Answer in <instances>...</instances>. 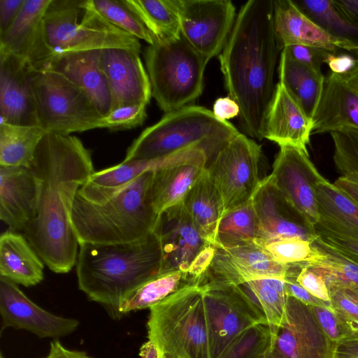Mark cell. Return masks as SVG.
I'll return each instance as SVG.
<instances>
[{
    "label": "cell",
    "mask_w": 358,
    "mask_h": 358,
    "mask_svg": "<svg viewBox=\"0 0 358 358\" xmlns=\"http://www.w3.org/2000/svg\"><path fill=\"white\" fill-rule=\"evenodd\" d=\"M24 0H0V36L11 26L19 14Z\"/></svg>",
    "instance_id": "cell-50"
},
{
    "label": "cell",
    "mask_w": 358,
    "mask_h": 358,
    "mask_svg": "<svg viewBox=\"0 0 358 358\" xmlns=\"http://www.w3.org/2000/svg\"><path fill=\"white\" fill-rule=\"evenodd\" d=\"M206 310L210 358H219L243 331L268 323L263 311L241 285L208 282L200 285Z\"/></svg>",
    "instance_id": "cell-10"
},
{
    "label": "cell",
    "mask_w": 358,
    "mask_h": 358,
    "mask_svg": "<svg viewBox=\"0 0 358 358\" xmlns=\"http://www.w3.org/2000/svg\"><path fill=\"white\" fill-rule=\"evenodd\" d=\"M325 64H327L331 72L341 75L349 72L357 64V59L348 54H335L330 52L327 56Z\"/></svg>",
    "instance_id": "cell-52"
},
{
    "label": "cell",
    "mask_w": 358,
    "mask_h": 358,
    "mask_svg": "<svg viewBox=\"0 0 358 358\" xmlns=\"http://www.w3.org/2000/svg\"><path fill=\"white\" fill-rule=\"evenodd\" d=\"M313 244L324 255V257L310 265L316 266L322 272L327 286L358 287V263L324 242L318 236Z\"/></svg>",
    "instance_id": "cell-38"
},
{
    "label": "cell",
    "mask_w": 358,
    "mask_h": 358,
    "mask_svg": "<svg viewBox=\"0 0 358 358\" xmlns=\"http://www.w3.org/2000/svg\"><path fill=\"white\" fill-rule=\"evenodd\" d=\"M101 50L67 52L55 56L43 70L66 77L83 90L104 117L111 111L112 99L108 83L101 65Z\"/></svg>",
    "instance_id": "cell-21"
},
{
    "label": "cell",
    "mask_w": 358,
    "mask_h": 358,
    "mask_svg": "<svg viewBox=\"0 0 358 358\" xmlns=\"http://www.w3.org/2000/svg\"><path fill=\"white\" fill-rule=\"evenodd\" d=\"M265 243L266 238L251 199L223 215L213 245L227 249L251 243L263 245Z\"/></svg>",
    "instance_id": "cell-33"
},
{
    "label": "cell",
    "mask_w": 358,
    "mask_h": 358,
    "mask_svg": "<svg viewBox=\"0 0 358 358\" xmlns=\"http://www.w3.org/2000/svg\"><path fill=\"white\" fill-rule=\"evenodd\" d=\"M144 57L152 96L165 113L192 105L201 94L208 60L181 33L149 45Z\"/></svg>",
    "instance_id": "cell-8"
},
{
    "label": "cell",
    "mask_w": 358,
    "mask_h": 358,
    "mask_svg": "<svg viewBox=\"0 0 358 358\" xmlns=\"http://www.w3.org/2000/svg\"><path fill=\"white\" fill-rule=\"evenodd\" d=\"M51 1L24 0L15 21L0 36V51L23 58L34 70H41L44 62L42 22Z\"/></svg>",
    "instance_id": "cell-25"
},
{
    "label": "cell",
    "mask_w": 358,
    "mask_h": 358,
    "mask_svg": "<svg viewBox=\"0 0 358 358\" xmlns=\"http://www.w3.org/2000/svg\"><path fill=\"white\" fill-rule=\"evenodd\" d=\"M162 250L154 231L139 240L116 244L79 243L78 285L87 298L101 304L113 318L131 292L158 275Z\"/></svg>",
    "instance_id": "cell-3"
},
{
    "label": "cell",
    "mask_w": 358,
    "mask_h": 358,
    "mask_svg": "<svg viewBox=\"0 0 358 358\" xmlns=\"http://www.w3.org/2000/svg\"><path fill=\"white\" fill-rule=\"evenodd\" d=\"M29 167L38 182L37 210L22 233L49 269L69 273L79 249L71 213L78 190L94 172L91 152L76 136L48 133Z\"/></svg>",
    "instance_id": "cell-1"
},
{
    "label": "cell",
    "mask_w": 358,
    "mask_h": 358,
    "mask_svg": "<svg viewBox=\"0 0 358 358\" xmlns=\"http://www.w3.org/2000/svg\"><path fill=\"white\" fill-rule=\"evenodd\" d=\"M315 232L328 245L334 247L343 255L358 263V241L343 236L321 225L315 224Z\"/></svg>",
    "instance_id": "cell-48"
},
{
    "label": "cell",
    "mask_w": 358,
    "mask_h": 358,
    "mask_svg": "<svg viewBox=\"0 0 358 358\" xmlns=\"http://www.w3.org/2000/svg\"><path fill=\"white\" fill-rule=\"evenodd\" d=\"M269 176L285 199L315 230L319 220L316 189L326 178L315 166L308 153L292 146L280 147Z\"/></svg>",
    "instance_id": "cell-14"
},
{
    "label": "cell",
    "mask_w": 358,
    "mask_h": 358,
    "mask_svg": "<svg viewBox=\"0 0 358 358\" xmlns=\"http://www.w3.org/2000/svg\"><path fill=\"white\" fill-rule=\"evenodd\" d=\"M46 134L39 126L0 123V166L29 167Z\"/></svg>",
    "instance_id": "cell-34"
},
{
    "label": "cell",
    "mask_w": 358,
    "mask_h": 358,
    "mask_svg": "<svg viewBox=\"0 0 358 358\" xmlns=\"http://www.w3.org/2000/svg\"><path fill=\"white\" fill-rule=\"evenodd\" d=\"M331 307L350 334L358 336V303L344 289L338 286H328Z\"/></svg>",
    "instance_id": "cell-45"
},
{
    "label": "cell",
    "mask_w": 358,
    "mask_h": 358,
    "mask_svg": "<svg viewBox=\"0 0 358 358\" xmlns=\"http://www.w3.org/2000/svg\"><path fill=\"white\" fill-rule=\"evenodd\" d=\"M341 287H342L346 292V294H348L352 299H354L358 303V287L351 286H345Z\"/></svg>",
    "instance_id": "cell-58"
},
{
    "label": "cell",
    "mask_w": 358,
    "mask_h": 358,
    "mask_svg": "<svg viewBox=\"0 0 358 358\" xmlns=\"http://www.w3.org/2000/svg\"><path fill=\"white\" fill-rule=\"evenodd\" d=\"M185 159V153L180 152L155 159L123 161L115 166L94 171L77 195L93 203H104L142 174L180 163Z\"/></svg>",
    "instance_id": "cell-24"
},
{
    "label": "cell",
    "mask_w": 358,
    "mask_h": 358,
    "mask_svg": "<svg viewBox=\"0 0 358 358\" xmlns=\"http://www.w3.org/2000/svg\"><path fill=\"white\" fill-rule=\"evenodd\" d=\"M83 3L137 39L143 40L149 45L157 43L152 33L120 0H83Z\"/></svg>",
    "instance_id": "cell-39"
},
{
    "label": "cell",
    "mask_w": 358,
    "mask_h": 358,
    "mask_svg": "<svg viewBox=\"0 0 358 358\" xmlns=\"http://www.w3.org/2000/svg\"><path fill=\"white\" fill-rule=\"evenodd\" d=\"M334 358H358V356H345L334 353Z\"/></svg>",
    "instance_id": "cell-59"
},
{
    "label": "cell",
    "mask_w": 358,
    "mask_h": 358,
    "mask_svg": "<svg viewBox=\"0 0 358 358\" xmlns=\"http://www.w3.org/2000/svg\"><path fill=\"white\" fill-rule=\"evenodd\" d=\"M38 182L30 167L0 166V219L13 231H23L34 218Z\"/></svg>",
    "instance_id": "cell-22"
},
{
    "label": "cell",
    "mask_w": 358,
    "mask_h": 358,
    "mask_svg": "<svg viewBox=\"0 0 358 358\" xmlns=\"http://www.w3.org/2000/svg\"><path fill=\"white\" fill-rule=\"evenodd\" d=\"M32 87L38 126L47 134L70 135L100 129L103 117L92 101L64 76L34 70Z\"/></svg>",
    "instance_id": "cell-9"
},
{
    "label": "cell",
    "mask_w": 358,
    "mask_h": 358,
    "mask_svg": "<svg viewBox=\"0 0 358 358\" xmlns=\"http://www.w3.org/2000/svg\"><path fill=\"white\" fill-rule=\"evenodd\" d=\"M252 201L266 243L289 238L313 242L317 238L315 230L285 199L270 176L262 180Z\"/></svg>",
    "instance_id": "cell-19"
},
{
    "label": "cell",
    "mask_w": 358,
    "mask_h": 358,
    "mask_svg": "<svg viewBox=\"0 0 358 358\" xmlns=\"http://www.w3.org/2000/svg\"><path fill=\"white\" fill-rule=\"evenodd\" d=\"M200 279L181 271L158 274L122 300L118 308L120 317L131 311L149 309L185 287L200 285Z\"/></svg>",
    "instance_id": "cell-32"
},
{
    "label": "cell",
    "mask_w": 358,
    "mask_h": 358,
    "mask_svg": "<svg viewBox=\"0 0 358 358\" xmlns=\"http://www.w3.org/2000/svg\"><path fill=\"white\" fill-rule=\"evenodd\" d=\"M273 21L280 51L292 45H302L335 54L344 50L358 55V46L329 34L303 14L292 0L274 1Z\"/></svg>",
    "instance_id": "cell-20"
},
{
    "label": "cell",
    "mask_w": 358,
    "mask_h": 358,
    "mask_svg": "<svg viewBox=\"0 0 358 358\" xmlns=\"http://www.w3.org/2000/svg\"><path fill=\"white\" fill-rule=\"evenodd\" d=\"M334 143V161L341 176L358 173V129L344 127L330 133Z\"/></svg>",
    "instance_id": "cell-43"
},
{
    "label": "cell",
    "mask_w": 358,
    "mask_h": 358,
    "mask_svg": "<svg viewBox=\"0 0 358 358\" xmlns=\"http://www.w3.org/2000/svg\"><path fill=\"white\" fill-rule=\"evenodd\" d=\"M339 76L358 94V59H357V64L352 70Z\"/></svg>",
    "instance_id": "cell-57"
},
{
    "label": "cell",
    "mask_w": 358,
    "mask_h": 358,
    "mask_svg": "<svg viewBox=\"0 0 358 358\" xmlns=\"http://www.w3.org/2000/svg\"><path fill=\"white\" fill-rule=\"evenodd\" d=\"M282 50L294 60L318 71H321L322 64L325 63L331 52L322 48L302 45H292Z\"/></svg>",
    "instance_id": "cell-49"
},
{
    "label": "cell",
    "mask_w": 358,
    "mask_h": 358,
    "mask_svg": "<svg viewBox=\"0 0 358 358\" xmlns=\"http://www.w3.org/2000/svg\"><path fill=\"white\" fill-rule=\"evenodd\" d=\"M0 358H5V357L3 356V355H2V354H1V355H0Z\"/></svg>",
    "instance_id": "cell-60"
},
{
    "label": "cell",
    "mask_w": 358,
    "mask_h": 358,
    "mask_svg": "<svg viewBox=\"0 0 358 358\" xmlns=\"http://www.w3.org/2000/svg\"><path fill=\"white\" fill-rule=\"evenodd\" d=\"M213 113L219 120L228 121L239 116L240 107L230 96L220 97L214 102Z\"/></svg>",
    "instance_id": "cell-51"
},
{
    "label": "cell",
    "mask_w": 358,
    "mask_h": 358,
    "mask_svg": "<svg viewBox=\"0 0 358 358\" xmlns=\"http://www.w3.org/2000/svg\"><path fill=\"white\" fill-rule=\"evenodd\" d=\"M182 202L203 237L214 244L224 209L221 195L209 178L206 169Z\"/></svg>",
    "instance_id": "cell-31"
},
{
    "label": "cell",
    "mask_w": 358,
    "mask_h": 358,
    "mask_svg": "<svg viewBox=\"0 0 358 358\" xmlns=\"http://www.w3.org/2000/svg\"><path fill=\"white\" fill-rule=\"evenodd\" d=\"M273 0H250L240 8L219 55L229 96L240 107V124L252 138H264L275 87L280 49L273 29Z\"/></svg>",
    "instance_id": "cell-2"
},
{
    "label": "cell",
    "mask_w": 358,
    "mask_h": 358,
    "mask_svg": "<svg viewBox=\"0 0 358 358\" xmlns=\"http://www.w3.org/2000/svg\"><path fill=\"white\" fill-rule=\"evenodd\" d=\"M296 281L315 297L331 303L324 278L316 266L308 264H300Z\"/></svg>",
    "instance_id": "cell-47"
},
{
    "label": "cell",
    "mask_w": 358,
    "mask_h": 358,
    "mask_svg": "<svg viewBox=\"0 0 358 358\" xmlns=\"http://www.w3.org/2000/svg\"><path fill=\"white\" fill-rule=\"evenodd\" d=\"M152 33L157 42L180 35L176 0H120Z\"/></svg>",
    "instance_id": "cell-35"
},
{
    "label": "cell",
    "mask_w": 358,
    "mask_h": 358,
    "mask_svg": "<svg viewBox=\"0 0 358 358\" xmlns=\"http://www.w3.org/2000/svg\"><path fill=\"white\" fill-rule=\"evenodd\" d=\"M279 83L313 119L324 86L321 71L301 64L281 51L278 66Z\"/></svg>",
    "instance_id": "cell-30"
},
{
    "label": "cell",
    "mask_w": 358,
    "mask_h": 358,
    "mask_svg": "<svg viewBox=\"0 0 358 358\" xmlns=\"http://www.w3.org/2000/svg\"><path fill=\"white\" fill-rule=\"evenodd\" d=\"M316 197L317 224L358 241V203L327 180L317 187Z\"/></svg>",
    "instance_id": "cell-29"
},
{
    "label": "cell",
    "mask_w": 358,
    "mask_h": 358,
    "mask_svg": "<svg viewBox=\"0 0 358 358\" xmlns=\"http://www.w3.org/2000/svg\"><path fill=\"white\" fill-rule=\"evenodd\" d=\"M155 231L162 250L158 274L178 271L189 273L199 255L212 245L203 237L182 201L159 215Z\"/></svg>",
    "instance_id": "cell-15"
},
{
    "label": "cell",
    "mask_w": 358,
    "mask_h": 358,
    "mask_svg": "<svg viewBox=\"0 0 358 358\" xmlns=\"http://www.w3.org/2000/svg\"><path fill=\"white\" fill-rule=\"evenodd\" d=\"M44 358H92L84 351L65 348L59 340L54 339L50 344V350Z\"/></svg>",
    "instance_id": "cell-53"
},
{
    "label": "cell",
    "mask_w": 358,
    "mask_h": 358,
    "mask_svg": "<svg viewBox=\"0 0 358 358\" xmlns=\"http://www.w3.org/2000/svg\"><path fill=\"white\" fill-rule=\"evenodd\" d=\"M320 327L334 344L350 337L345 326L332 308L310 306Z\"/></svg>",
    "instance_id": "cell-46"
},
{
    "label": "cell",
    "mask_w": 358,
    "mask_h": 358,
    "mask_svg": "<svg viewBox=\"0 0 358 358\" xmlns=\"http://www.w3.org/2000/svg\"><path fill=\"white\" fill-rule=\"evenodd\" d=\"M44 262L19 232L6 231L0 236V277L24 287L40 283L44 278Z\"/></svg>",
    "instance_id": "cell-27"
},
{
    "label": "cell",
    "mask_w": 358,
    "mask_h": 358,
    "mask_svg": "<svg viewBox=\"0 0 358 358\" xmlns=\"http://www.w3.org/2000/svg\"><path fill=\"white\" fill-rule=\"evenodd\" d=\"M207 158L203 157L153 171L150 194L157 214L180 203L206 170Z\"/></svg>",
    "instance_id": "cell-28"
},
{
    "label": "cell",
    "mask_w": 358,
    "mask_h": 358,
    "mask_svg": "<svg viewBox=\"0 0 358 358\" xmlns=\"http://www.w3.org/2000/svg\"><path fill=\"white\" fill-rule=\"evenodd\" d=\"M262 246L276 262L284 264H312L324 257L313 242L299 238L272 241Z\"/></svg>",
    "instance_id": "cell-42"
},
{
    "label": "cell",
    "mask_w": 358,
    "mask_h": 358,
    "mask_svg": "<svg viewBox=\"0 0 358 358\" xmlns=\"http://www.w3.org/2000/svg\"><path fill=\"white\" fill-rule=\"evenodd\" d=\"M43 70L52 57L67 52L123 48L141 52L138 39L120 29L83 0H52L42 22Z\"/></svg>",
    "instance_id": "cell-6"
},
{
    "label": "cell",
    "mask_w": 358,
    "mask_h": 358,
    "mask_svg": "<svg viewBox=\"0 0 358 358\" xmlns=\"http://www.w3.org/2000/svg\"><path fill=\"white\" fill-rule=\"evenodd\" d=\"M148 338L160 358H210L203 292L185 287L151 306Z\"/></svg>",
    "instance_id": "cell-7"
},
{
    "label": "cell",
    "mask_w": 358,
    "mask_h": 358,
    "mask_svg": "<svg viewBox=\"0 0 358 358\" xmlns=\"http://www.w3.org/2000/svg\"><path fill=\"white\" fill-rule=\"evenodd\" d=\"M153 171L146 172L102 203L78 195L71 222L79 243L116 244L133 242L155 229L159 214L150 194Z\"/></svg>",
    "instance_id": "cell-4"
},
{
    "label": "cell",
    "mask_w": 358,
    "mask_h": 358,
    "mask_svg": "<svg viewBox=\"0 0 358 358\" xmlns=\"http://www.w3.org/2000/svg\"><path fill=\"white\" fill-rule=\"evenodd\" d=\"M1 329H22L38 338H58L73 333L80 322L50 313L28 298L17 285L0 277Z\"/></svg>",
    "instance_id": "cell-16"
},
{
    "label": "cell",
    "mask_w": 358,
    "mask_h": 358,
    "mask_svg": "<svg viewBox=\"0 0 358 358\" xmlns=\"http://www.w3.org/2000/svg\"><path fill=\"white\" fill-rule=\"evenodd\" d=\"M313 121L278 83L265 120L264 138L280 147L292 146L308 153Z\"/></svg>",
    "instance_id": "cell-23"
},
{
    "label": "cell",
    "mask_w": 358,
    "mask_h": 358,
    "mask_svg": "<svg viewBox=\"0 0 358 358\" xmlns=\"http://www.w3.org/2000/svg\"><path fill=\"white\" fill-rule=\"evenodd\" d=\"M100 60L111 94V110L124 105L149 103L151 85L140 52L123 48L103 49Z\"/></svg>",
    "instance_id": "cell-18"
},
{
    "label": "cell",
    "mask_w": 358,
    "mask_h": 358,
    "mask_svg": "<svg viewBox=\"0 0 358 358\" xmlns=\"http://www.w3.org/2000/svg\"><path fill=\"white\" fill-rule=\"evenodd\" d=\"M274 332L268 323H257L243 331L219 358H265Z\"/></svg>",
    "instance_id": "cell-41"
},
{
    "label": "cell",
    "mask_w": 358,
    "mask_h": 358,
    "mask_svg": "<svg viewBox=\"0 0 358 358\" xmlns=\"http://www.w3.org/2000/svg\"><path fill=\"white\" fill-rule=\"evenodd\" d=\"M313 121V134L331 133L344 127L358 129V94L338 74L331 72L325 78Z\"/></svg>",
    "instance_id": "cell-26"
},
{
    "label": "cell",
    "mask_w": 358,
    "mask_h": 358,
    "mask_svg": "<svg viewBox=\"0 0 358 358\" xmlns=\"http://www.w3.org/2000/svg\"><path fill=\"white\" fill-rule=\"evenodd\" d=\"M334 185L358 203V173L355 172L339 177Z\"/></svg>",
    "instance_id": "cell-54"
},
{
    "label": "cell",
    "mask_w": 358,
    "mask_h": 358,
    "mask_svg": "<svg viewBox=\"0 0 358 358\" xmlns=\"http://www.w3.org/2000/svg\"><path fill=\"white\" fill-rule=\"evenodd\" d=\"M333 1L344 15L358 24V0H333Z\"/></svg>",
    "instance_id": "cell-55"
},
{
    "label": "cell",
    "mask_w": 358,
    "mask_h": 358,
    "mask_svg": "<svg viewBox=\"0 0 358 358\" xmlns=\"http://www.w3.org/2000/svg\"><path fill=\"white\" fill-rule=\"evenodd\" d=\"M334 353L345 356H358V336L346 338L336 345Z\"/></svg>",
    "instance_id": "cell-56"
},
{
    "label": "cell",
    "mask_w": 358,
    "mask_h": 358,
    "mask_svg": "<svg viewBox=\"0 0 358 358\" xmlns=\"http://www.w3.org/2000/svg\"><path fill=\"white\" fill-rule=\"evenodd\" d=\"M238 133L232 124L219 120L213 111L189 105L165 113L143 130L127 149L123 161L159 158L197 148L206 153L208 164Z\"/></svg>",
    "instance_id": "cell-5"
},
{
    "label": "cell",
    "mask_w": 358,
    "mask_h": 358,
    "mask_svg": "<svg viewBox=\"0 0 358 358\" xmlns=\"http://www.w3.org/2000/svg\"><path fill=\"white\" fill-rule=\"evenodd\" d=\"M307 17L331 36L358 46V24L344 15L333 0H294Z\"/></svg>",
    "instance_id": "cell-37"
},
{
    "label": "cell",
    "mask_w": 358,
    "mask_h": 358,
    "mask_svg": "<svg viewBox=\"0 0 358 358\" xmlns=\"http://www.w3.org/2000/svg\"><path fill=\"white\" fill-rule=\"evenodd\" d=\"M146 107L147 104L143 103L119 106L101 118L100 129L120 131L142 125L147 117Z\"/></svg>",
    "instance_id": "cell-44"
},
{
    "label": "cell",
    "mask_w": 358,
    "mask_h": 358,
    "mask_svg": "<svg viewBox=\"0 0 358 358\" xmlns=\"http://www.w3.org/2000/svg\"><path fill=\"white\" fill-rule=\"evenodd\" d=\"M180 33L208 61L223 50L236 20L229 0H176Z\"/></svg>",
    "instance_id": "cell-12"
},
{
    "label": "cell",
    "mask_w": 358,
    "mask_h": 358,
    "mask_svg": "<svg viewBox=\"0 0 358 358\" xmlns=\"http://www.w3.org/2000/svg\"><path fill=\"white\" fill-rule=\"evenodd\" d=\"M224 250L244 282L268 278L285 279L287 264L276 262L262 245L251 243Z\"/></svg>",
    "instance_id": "cell-36"
},
{
    "label": "cell",
    "mask_w": 358,
    "mask_h": 358,
    "mask_svg": "<svg viewBox=\"0 0 358 358\" xmlns=\"http://www.w3.org/2000/svg\"><path fill=\"white\" fill-rule=\"evenodd\" d=\"M335 348L310 306L288 296L285 316L265 358H334Z\"/></svg>",
    "instance_id": "cell-13"
},
{
    "label": "cell",
    "mask_w": 358,
    "mask_h": 358,
    "mask_svg": "<svg viewBox=\"0 0 358 358\" xmlns=\"http://www.w3.org/2000/svg\"><path fill=\"white\" fill-rule=\"evenodd\" d=\"M247 283L257 296L269 327L275 331L286 313L288 296L284 280L261 278Z\"/></svg>",
    "instance_id": "cell-40"
},
{
    "label": "cell",
    "mask_w": 358,
    "mask_h": 358,
    "mask_svg": "<svg viewBox=\"0 0 358 358\" xmlns=\"http://www.w3.org/2000/svg\"><path fill=\"white\" fill-rule=\"evenodd\" d=\"M262 148L238 133L208 163L206 169L222 199L224 214L249 201L262 180Z\"/></svg>",
    "instance_id": "cell-11"
},
{
    "label": "cell",
    "mask_w": 358,
    "mask_h": 358,
    "mask_svg": "<svg viewBox=\"0 0 358 358\" xmlns=\"http://www.w3.org/2000/svg\"><path fill=\"white\" fill-rule=\"evenodd\" d=\"M34 71L26 59L0 51V123L38 126Z\"/></svg>",
    "instance_id": "cell-17"
}]
</instances>
